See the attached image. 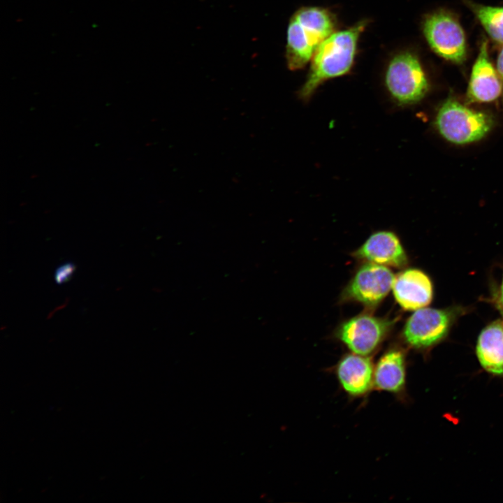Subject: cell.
Here are the masks:
<instances>
[{
  "mask_svg": "<svg viewBox=\"0 0 503 503\" xmlns=\"http://www.w3.org/2000/svg\"><path fill=\"white\" fill-rule=\"evenodd\" d=\"M366 24L361 21L348 29L334 31L320 44L311 59L306 80L298 92L301 101H309L324 82L350 71L358 39Z\"/></svg>",
  "mask_w": 503,
  "mask_h": 503,
  "instance_id": "obj_1",
  "label": "cell"
},
{
  "mask_svg": "<svg viewBox=\"0 0 503 503\" xmlns=\"http://www.w3.org/2000/svg\"><path fill=\"white\" fill-rule=\"evenodd\" d=\"M335 21L326 8L302 7L291 17L286 31L285 57L291 71L304 68L320 44L335 31Z\"/></svg>",
  "mask_w": 503,
  "mask_h": 503,
  "instance_id": "obj_2",
  "label": "cell"
},
{
  "mask_svg": "<svg viewBox=\"0 0 503 503\" xmlns=\"http://www.w3.org/2000/svg\"><path fill=\"white\" fill-rule=\"evenodd\" d=\"M434 124L446 140L463 145L483 138L491 130L493 121L488 113L449 98L438 109Z\"/></svg>",
  "mask_w": 503,
  "mask_h": 503,
  "instance_id": "obj_3",
  "label": "cell"
},
{
  "mask_svg": "<svg viewBox=\"0 0 503 503\" xmlns=\"http://www.w3.org/2000/svg\"><path fill=\"white\" fill-rule=\"evenodd\" d=\"M385 85L392 100L401 107L419 103L430 89L419 59L410 52H400L390 61L385 73Z\"/></svg>",
  "mask_w": 503,
  "mask_h": 503,
  "instance_id": "obj_4",
  "label": "cell"
},
{
  "mask_svg": "<svg viewBox=\"0 0 503 503\" xmlns=\"http://www.w3.org/2000/svg\"><path fill=\"white\" fill-rule=\"evenodd\" d=\"M423 31L430 48L439 57L456 64L465 61V34L451 12L440 9L428 15L423 22Z\"/></svg>",
  "mask_w": 503,
  "mask_h": 503,
  "instance_id": "obj_5",
  "label": "cell"
},
{
  "mask_svg": "<svg viewBox=\"0 0 503 503\" xmlns=\"http://www.w3.org/2000/svg\"><path fill=\"white\" fill-rule=\"evenodd\" d=\"M395 319L363 313L342 321L335 337L351 352L370 356L390 335Z\"/></svg>",
  "mask_w": 503,
  "mask_h": 503,
  "instance_id": "obj_6",
  "label": "cell"
},
{
  "mask_svg": "<svg viewBox=\"0 0 503 503\" xmlns=\"http://www.w3.org/2000/svg\"><path fill=\"white\" fill-rule=\"evenodd\" d=\"M394 279L395 275L388 267L363 262L342 290L340 300L374 308L388 296Z\"/></svg>",
  "mask_w": 503,
  "mask_h": 503,
  "instance_id": "obj_7",
  "label": "cell"
},
{
  "mask_svg": "<svg viewBox=\"0 0 503 503\" xmlns=\"http://www.w3.org/2000/svg\"><path fill=\"white\" fill-rule=\"evenodd\" d=\"M454 318L453 312L447 309L423 307L416 309L402 328V340L414 349H429L447 335Z\"/></svg>",
  "mask_w": 503,
  "mask_h": 503,
  "instance_id": "obj_8",
  "label": "cell"
},
{
  "mask_svg": "<svg viewBox=\"0 0 503 503\" xmlns=\"http://www.w3.org/2000/svg\"><path fill=\"white\" fill-rule=\"evenodd\" d=\"M503 85L489 54L488 42L483 40L472 66L466 99L468 103H491L500 98Z\"/></svg>",
  "mask_w": 503,
  "mask_h": 503,
  "instance_id": "obj_9",
  "label": "cell"
},
{
  "mask_svg": "<svg viewBox=\"0 0 503 503\" xmlns=\"http://www.w3.org/2000/svg\"><path fill=\"white\" fill-rule=\"evenodd\" d=\"M352 255L361 261L388 268H402L408 263V256L400 240L391 231L373 233Z\"/></svg>",
  "mask_w": 503,
  "mask_h": 503,
  "instance_id": "obj_10",
  "label": "cell"
},
{
  "mask_svg": "<svg viewBox=\"0 0 503 503\" xmlns=\"http://www.w3.org/2000/svg\"><path fill=\"white\" fill-rule=\"evenodd\" d=\"M392 290L398 304L407 311L426 307L433 296L430 277L416 268L404 269L395 275Z\"/></svg>",
  "mask_w": 503,
  "mask_h": 503,
  "instance_id": "obj_11",
  "label": "cell"
},
{
  "mask_svg": "<svg viewBox=\"0 0 503 503\" xmlns=\"http://www.w3.org/2000/svg\"><path fill=\"white\" fill-rule=\"evenodd\" d=\"M374 368L370 356L351 352L337 362L335 374L342 388L349 396L361 398L374 387Z\"/></svg>",
  "mask_w": 503,
  "mask_h": 503,
  "instance_id": "obj_12",
  "label": "cell"
},
{
  "mask_svg": "<svg viewBox=\"0 0 503 503\" xmlns=\"http://www.w3.org/2000/svg\"><path fill=\"white\" fill-rule=\"evenodd\" d=\"M406 382V355L402 348L392 346L379 358L374 368V387L393 394L402 393Z\"/></svg>",
  "mask_w": 503,
  "mask_h": 503,
  "instance_id": "obj_13",
  "label": "cell"
},
{
  "mask_svg": "<svg viewBox=\"0 0 503 503\" xmlns=\"http://www.w3.org/2000/svg\"><path fill=\"white\" fill-rule=\"evenodd\" d=\"M476 353L481 367L495 375H503V321L486 326L479 335Z\"/></svg>",
  "mask_w": 503,
  "mask_h": 503,
  "instance_id": "obj_14",
  "label": "cell"
},
{
  "mask_svg": "<svg viewBox=\"0 0 503 503\" xmlns=\"http://www.w3.org/2000/svg\"><path fill=\"white\" fill-rule=\"evenodd\" d=\"M489 37L497 44L503 45V6H486L464 0Z\"/></svg>",
  "mask_w": 503,
  "mask_h": 503,
  "instance_id": "obj_15",
  "label": "cell"
},
{
  "mask_svg": "<svg viewBox=\"0 0 503 503\" xmlns=\"http://www.w3.org/2000/svg\"><path fill=\"white\" fill-rule=\"evenodd\" d=\"M75 270V265L72 262H66L55 270L54 280L57 284H61L69 280Z\"/></svg>",
  "mask_w": 503,
  "mask_h": 503,
  "instance_id": "obj_16",
  "label": "cell"
},
{
  "mask_svg": "<svg viewBox=\"0 0 503 503\" xmlns=\"http://www.w3.org/2000/svg\"><path fill=\"white\" fill-rule=\"evenodd\" d=\"M496 69L503 85V45H502L497 57Z\"/></svg>",
  "mask_w": 503,
  "mask_h": 503,
  "instance_id": "obj_17",
  "label": "cell"
},
{
  "mask_svg": "<svg viewBox=\"0 0 503 503\" xmlns=\"http://www.w3.org/2000/svg\"><path fill=\"white\" fill-rule=\"evenodd\" d=\"M496 303L498 309L501 312V314L503 316V278L502 283L500 284V289L497 293V298H496Z\"/></svg>",
  "mask_w": 503,
  "mask_h": 503,
  "instance_id": "obj_18",
  "label": "cell"
}]
</instances>
